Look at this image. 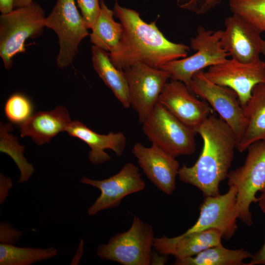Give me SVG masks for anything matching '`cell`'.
Segmentation results:
<instances>
[{"mask_svg": "<svg viewBox=\"0 0 265 265\" xmlns=\"http://www.w3.org/2000/svg\"><path fill=\"white\" fill-rule=\"evenodd\" d=\"M113 10L123 26L118 44L109 53L118 69L123 71L139 62L160 69L169 62L187 56L190 47L168 40L157 27L156 21L146 23L137 11L117 2Z\"/></svg>", "mask_w": 265, "mask_h": 265, "instance_id": "6da1fadb", "label": "cell"}, {"mask_svg": "<svg viewBox=\"0 0 265 265\" xmlns=\"http://www.w3.org/2000/svg\"><path fill=\"white\" fill-rule=\"evenodd\" d=\"M195 131L203 140L201 153L192 166L183 164L178 176L181 182L198 188L205 197L217 196L220 183L229 172L238 141L231 127L212 114Z\"/></svg>", "mask_w": 265, "mask_h": 265, "instance_id": "7a4b0ae2", "label": "cell"}, {"mask_svg": "<svg viewBox=\"0 0 265 265\" xmlns=\"http://www.w3.org/2000/svg\"><path fill=\"white\" fill-rule=\"evenodd\" d=\"M45 18L44 9L34 1L0 15V56L6 69L11 68L16 54L25 52L28 39L42 34Z\"/></svg>", "mask_w": 265, "mask_h": 265, "instance_id": "3957f363", "label": "cell"}, {"mask_svg": "<svg viewBox=\"0 0 265 265\" xmlns=\"http://www.w3.org/2000/svg\"><path fill=\"white\" fill-rule=\"evenodd\" d=\"M247 150L244 164L229 171L227 179L228 186H234L237 190L238 219L251 226L253 222L250 206L258 202L257 193L265 189V141H256Z\"/></svg>", "mask_w": 265, "mask_h": 265, "instance_id": "277c9868", "label": "cell"}, {"mask_svg": "<svg viewBox=\"0 0 265 265\" xmlns=\"http://www.w3.org/2000/svg\"><path fill=\"white\" fill-rule=\"evenodd\" d=\"M154 238L152 225L135 215L128 230L117 233L107 243L100 244L96 253L101 259L123 265H150Z\"/></svg>", "mask_w": 265, "mask_h": 265, "instance_id": "5b68a950", "label": "cell"}, {"mask_svg": "<svg viewBox=\"0 0 265 265\" xmlns=\"http://www.w3.org/2000/svg\"><path fill=\"white\" fill-rule=\"evenodd\" d=\"M142 124L143 133L152 144L172 156L176 158L195 152L196 131L159 103Z\"/></svg>", "mask_w": 265, "mask_h": 265, "instance_id": "8992f818", "label": "cell"}, {"mask_svg": "<svg viewBox=\"0 0 265 265\" xmlns=\"http://www.w3.org/2000/svg\"><path fill=\"white\" fill-rule=\"evenodd\" d=\"M222 31L199 26L196 34L190 41V48L195 53L190 56L169 62L160 69L170 74V79L182 81L188 87L195 74L228 59L229 54L220 44Z\"/></svg>", "mask_w": 265, "mask_h": 265, "instance_id": "52a82bcc", "label": "cell"}, {"mask_svg": "<svg viewBox=\"0 0 265 265\" xmlns=\"http://www.w3.org/2000/svg\"><path fill=\"white\" fill-rule=\"evenodd\" d=\"M44 24L53 30L58 38L57 67L70 66L79 53L81 41L90 35L89 28L79 12L75 0H57L50 14L46 17Z\"/></svg>", "mask_w": 265, "mask_h": 265, "instance_id": "ba28073f", "label": "cell"}, {"mask_svg": "<svg viewBox=\"0 0 265 265\" xmlns=\"http://www.w3.org/2000/svg\"><path fill=\"white\" fill-rule=\"evenodd\" d=\"M188 87L219 114L232 129L238 142L245 132L247 121L236 93L228 87L212 82L203 71L193 75Z\"/></svg>", "mask_w": 265, "mask_h": 265, "instance_id": "9c48e42d", "label": "cell"}, {"mask_svg": "<svg viewBox=\"0 0 265 265\" xmlns=\"http://www.w3.org/2000/svg\"><path fill=\"white\" fill-rule=\"evenodd\" d=\"M129 89L131 106L142 124L152 111L171 76L167 71L143 63H137L123 71Z\"/></svg>", "mask_w": 265, "mask_h": 265, "instance_id": "30bf717a", "label": "cell"}, {"mask_svg": "<svg viewBox=\"0 0 265 265\" xmlns=\"http://www.w3.org/2000/svg\"><path fill=\"white\" fill-rule=\"evenodd\" d=\"M205 76L218 85L228 87L237 94L243 107L250 99L254 87L265 83V61L260 58L242 63L232 58L209 67Z\"/></svg>", "mask_w": 265, "mask_h": 265, "instance_id": "8fae6325", "label": "cell"}, {"mask_svg": "<svg viewBox=\"0 0 265 265\" xmlns=\"http://www.w3.org/2000/svg\"><path fill=\"white\" fill-rule=\"evenodd\" d=\"M80 182L101 191L100 195L87 209L90 216L102 210L117 207L124 197L140 191L146 186L138 167L131 162L126 163L119 172L107 179L97 180L83 177Z\"/></svg>", "mask_w": 265, "mask_h": 265, "instance_id": "7c38bea8", "label": "cell"}, {"mask_svg": "<svg viewBox=\"0 0 265 265\" xmlns=\"http://www.w3.org/2000/svg\"><path fill=\"white\" fill-rule=\"evenodd\" d=\"M237 194L236 188L230 186L224 194L205 197L197 221L183 234L213 228L220 232L222 238H231L238 229Z\"/></svg>", "mask_w": 265, "mask_h": 265, "instance_id": "4fadbf2b", "label": "cell"}, {"mask_svg": "<svg viewBox=\"0 0 265 265\" xmlns=\"http://www.w3.org/2000/svg\"><path fill=\"white\" fill-rule=\"evenodd\" d=\"M158 103L195 130L213 113L208 103L197 98L184 82L175 80L165 84Z\"/></svg>", "mask_w": 265, "mask_h": 265, "instance_id": "5bb4252c", "label": "cell"}, {"mask_svg": "<svg viewBox=\"0 0 265 265\" xmlns=\"http://www.w3.org/2000/svg\"><path fill=\"white\" fill-rule=\"evenodd\" d=\"M224 26L220 44L231 58L242 63L252 62L260 58L264 40L259 30L233 14L226 18Z\"/></svg>", "mask_w": 265, "mask_h": 265, "instance_id": "9a60e30c", "label": "cell"}, {"mask_svg": "<svg viewBox=\"0 0 265 265\" xmlns=\"http://www.w3.org/2000/svg\"><path fill=\"white\" fill-rule=\"evenodd\" d=\"M132 152L149 180L163 193L172 194L180 168L176 158L155 145L147 147L140 142L134 144Z\"/></svg>", "mask_w": 265, "mask_h": 265, "instance_id": "2e32d148", "label": "cell"}, {"mask_svg": "<svg viewBox=\"0 0 265 265\" xmlns=\"http://www.w3.org/2000/svg\"><path fill=\"white\" fill-rule=\"evenodd\" d=\"M221 233L216 229L180 235L169 238L163 236L155 238L153 249L161 255H172L181 259L196 255L212 246L221 245Z\"/></svg>", "mask_w": 265, "mask_h": 265, "instance_id": "e0dca14e", "label": "cell"}, {"mask_svg": "<svg viewBox=\"0 0 265 265\" xmlns=\"http://www.w3.org/2000/svg\"><path fill=\"white\" fill-rule=\"evenodd\" d=\"M66 132L70 136L77 137L88 145L91 149L88 159L94 165L101 164L110 160V156L105 152L106 150L110 149L117 157H121L125 149L126 137L120 132L100 134L78 120L72 121Z\"/></svg>", "mask_w": 265, "mask_h": 265, "instance_id": "ac0fdd59", "label": "cell"}, {"mask_svg": "<svg viewBox=\"0 0 265 265\" xmlns=\"http://www.w3.org/2000/svg\"><path fill=\"white\" fill-rule=\"evenodd\" d=\"M71 122L68 110L58 106L52 110L32 115L20 125V135L30 137L37 145H43L59 132L66 131Z\"/></svg>", "mask_w": 265, "mask_h": 265, "instance_id": "d6986e66", "label": "cell"}, {"mask_svg": "<svg viewBox=\"0 0 265 265\" xmlns=\"http://www.w3.org/2000/svg\"><path fill=\"white\" fill-rule=\"evenodd\" d=\"M243 108L247 125L237 147L241 153L256 141H265V83L254 87L250 99Z\"/></svg>", "mask_w": 265, "mask_h": 265, "instance_id": "ffe728a7", "label": "cell"}, {"mask_svg": "<svg viewBox=\"0 0 265 265\" xmlns=\"http://www.w3.org/2000/svg\"><path fill=\"white\" fill-rule=\"evenodd\" d=\"M93 68L105 84L125 108L131 106L128 85L124 72L111 62L109 53L93 45L91 48Z\"/></svg>", "mask_w": 265, "mask_h": 265, "instance_id": "44dd1931", "label": "cell"}, {"mask_svg": "<svg viewBox=\"0 0 265 265\" xmlns=\"http://www.w3.org/2000/svg\"><path fill=\"white\" fill-rule=\"evenodd\" d=\"M99 16L90 34L91 43L108 53L112 52L118 44L123 32L120 22L114 20L113 10L109 9L104 0L100 2Z\"/></svg>", "mask_w": 265, "mask_h": 265, "instance_id": "7402d4cb", "label": "cell"}, {"mask_svg": "<svg viewBox=\"0 0 265 265\" xmlns=\"http://www.w3.org/2000/svg\"><path fill=\"white\" fill-rule=\"evenodd\" d=\"M252 255L243 248L229 249L222 244L209 248L195 256L175 259V265H247L244 260Z\"/></svg>", "mask_w": 265, "mask_h": 265, "instance_id": "603a6c76", "label": "cell"}, {"mask_svg": "<svg viewBox=\"0 0 265 265\" xmlns=\"http://www.w3.org/2000/svg\"><path fill=\"white\" fill-rule=\"evenodd\" d=\"M57 249L20 247L11 244H0V265H30L55 257Z\"/></svg>", "mask_w": 265, "mask_h": 265, "instance_id": "cb8c5ba5", "label": "cell"}, {"mask_svg": "<svg viewBox=\"0 0 265 265\" xmlns=\"http://www.w3.org/2000/svg\"><path fill=\"white\" fill-rule=\"evenodd\" d=\"M12 130L10 124L0 122V151L9 155L17 164L21 173L18 183H22L29 180L34 168L24 156L25 147L20 145L17 137L10 133Z\"/></svg>", "mask_w": 265, "mask_h": 265, "instance_id": "d4e9b609", "label": "cell"}, {"mask_svg": "<svg viewBox=\"0 0 265 265\" xmlns=\"http://www.w3.org/2000/svg\"><path fill=\"white\" fill-rule=\"evenodd\" d=\"M229 8L261 33L265 31V0H230Z\"/></svg>", "mask_w": 265, "mask_h": 265, "instance_id": "484cf974", "label": "cell"}, {"mask_svg": "<svg viewBox=\"0 0 265 265\" xmlns=\"http://www.w3.org/2000/svg\"><path fill=\"white\" fill-rule=\"evenodd\" d=\"M33 106L29 99L20 93L11 95L4 106V112L7 119L15 124H22L31 115Z\"/></svg>", "mask_w": 265, "mask_h": 265, "instance_id": "4316f807", "label": "cell"}, {"mask_svg": "<svg viewBox=\"0 0 265 265\" xmlns=\"http://www.w3.org/2000/svg\"><path fill=\"white\" fill-rule=\"evenodd\" d=\"M223 0H177L178 6L197 14L203 15L219 5Z\"/></svg>", "mask_w": 265, "mask_h": 265, "instance_id": "83f0119b", "label": "cell"}, {"mask_svg": "<svg viewBox=\"0 0 265 265\" xmlns=\"http://www.w3.org/2000/svg\"><path fill=\"white\" fill-rule=\"evenodd\" d=\"M81 16L88 28L91 29L100 14L101 5L99 0H77Z\"/></svg>", "mask_w": 265, "mask_h": 265, "instance_id": "f1b7e54d", "label": "cell"}, {"mask_svg": "<svg viewBox=\"0 0 265 265\" xmlns=\"http://www.w3.org/2000/svg\"><path fill=\"white\" fill-rule=\"evenodd\" d=\"M24 232L18 231L6 221L0 224V242L2 244L14 245L21 237Z\"/></svg>", "mask_w": 265, "mask_h": 265, "instance_id": "f546056e", "label": "cell"}, {"mask_svg": "<svg viewBox=\"0 0 265 265\" xmlns=\"http://www.w3.org/2000/svg\"><path fill=\"white\" fill-rule=\"evenodd\" d=\"M13 186L10 178L5 177L1 173L0 175V204H2L8 195V191Z\"/></svg>", "mask_w": 265, "mask_h": 265, "instance_id": "4dcf8cb0", "label": "cell"}, {"mask_svg": "<svg viewBox=\"0 0 265 265\" xmlns=\"http://www.w3.org/2000/svg\"><path fill=\"white\" fill-rule=\"evenodd\" d=\"M247 265H265V238L261 248L251 258V261Z\"/></svg>", "mask_w": 265, "mask_h": 265, "instance_id": "1f68e13d", "label": "cell"}, {"mask_svg": "<svg viewBox=\"0 0 265 265\" xmlns=\"http://www.w3.org/2000/svg\"><path fill=\"white\" fill-rule=\"evenodd\" d=\"M14 0H0V11L2 14L12 11L14 8Z\"/></svg>", "mask_w": 265, "mask_h": 265, "instance_id": "d6a6232c", "label": "cell"}, {"mask_svg": "<svg viewBox=\"0 0 265 265\" xmlns=\"http://www.w3.org/2000/svg\"><path fill=\"white\" fill-rule=\"evenodd\" d=\"M258 202L262 211L265 213V189L262 192L261 196L258 198Z\"/></svg>", "mask_w": 265, "mask_h": 265, "instance_id": "836d02e7", "label": "cell"}, {"mask_svg": "<svg viewBox=\"0 0 265 265\" xmlns=\"http://www.w3.org/2000/svg\"><path fill=\"white\" fill-rule=\"evenodd\" d=\"M33 0H14V8L23 7L30 4Z\"/></svg>", "mask_w": 265, "mask_h": 265, "instance_id": "e575fe53", "label": "cell"}, {"mask_svg": "<svg viewBox=\"0 0 265 265\" xmlns=\"http://www.w3.org/2000/svg\"><path fill=\"white\" fill-rule=\"evenodd\" d=\"M262 53H263V55L265 57V40H264L263 45V48H262Z\"/></svg>", "mask_w": 265, "mask_h": 265, "instance_id": "d590c367", "label": "cell"}, {"mask_svg": "<svg viewBox=\"0 0 265 265\" xmlns=\"http://www.w3.org/2000/svg\"><path fill=\"white\" fill-rule=\"evenodd\" d=\"M116 0L117 1V0Z\"/></svg>", "mask_w": 265, "mask_h": 265, "instance_id": "8d00e7d4", "label": "cell"}]
</instances>
